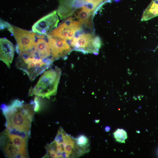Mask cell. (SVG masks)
Instances as JSON below:
<instances>
[{"label":"cell","mask_w":158,"mask_h":158,"mask_svg":"<svg viewBox=\"0 0 158 158\" xmlns=\"http://www.w3.org/2000/svg\"><path fill=\"white\" fill-rule=\"evenodd\" d=\"M45 35L39 34L36 36L38 39L34 44L33 49L40 58L46 59L51 58V52L48 42L44 39Z\"/></svg>","instance_id":"obj_11"},{"label":"cell","mask_w":158,"mask_h":158,"mask_svg":"<svg viewBox=\"0 0 158 158\" xmlns=\"http://www.w3.org/2000/svg\"><path fill=\"white\" fill-rule=\"evenodd\" d=\"M152 1L158 7V0H152Z\"/></svg>","instance_id":"obj_15"},{"label":"cell","mask_w":158,"mask_h":158,"mask_svg":"<svg viewBox=\"0 0 158 158\" xmlns=\"http://www.w3.org/2000/svg\"><path fill=\"white\" fill-rule=\"evenodd\" d=\"M7 28L13 35L16 42V51L19 53L32 49L35 41L37 33L26 30L2 20H0V29Z\"/></svg>","instance_id":"obj_5"},{"label":"cell","mask_w":158,"mask_h":158,"mask_svg":"<svg viewBox=\"0 0 158 158\" xmlns=\"http://www.w3.org/2000/svg\"><path fill=\"white\" fill-rule=\"evenodd\" d=\"M59 21L58 15L55 11L40 18L33 25L32 31L47 36L56 27Z\"/></svg>","instance_id":"obj_8"},{"label":"cell","mask_w":158,"mask_h":158,"mask_svg":"<svg viewBox=\"0 0 158 158\" xmlns=\"http://www.w3.org/2000/svg\"><path fill=\"white\" fill-rule=\"evenodd\" d=\"M61 72V69L57 66L44 71L36 85L31 89L29 95L50 99L57 93Z\"/></svg>","instance_id":"obj_3"},{"label":"cell","mask_w":158,"mask_h":158,"mask_svg":"<svg viewBox=\"0 0 158 158\" xmlns=\"http://www.w3.org/2000/svg\"><path fill=\"white\" fill-rule=\"evenodd\" d=\"M6 119V129L10 133L28 138L35 112L34 102L24 104L15 100L1 107Z\"/></svg>","instance_id":"obj_1"},{"label":"cell","mask_w":158,"mask_h":158,"mask_svg":"<svg viewBox=\"0 0 158 158\" xmlns=\"http://www.w3.org/2000/svg\"><path fill=\"white\" fill-rule=\"evenodd\" d=\"M82 32L81 30L76 33L71 40V47L73 50L84 54H97L101 46L99 37L93 33Z\"/></svg>","instance_id":"obj_4"},{"label":"cell","mask_w":158,"mask_h":158,"mask_svg":"<svg viewBox=\"0 0 158 158\" xmlns=\"http://www.w3.org/2000/svg\"><path fill=\"white\" fill-rule=\"evenodd\" d=\"M2 137L18 148L23 158L28 157L27 141L28 138L10 133L6 129L1 133Z\"/></svg>","instance_id":"obj_9"},{"label":"cell","mask_w":158,"mask_h":158,"mask_svg":"<svg viewBox=\"0 0 158 158\" xmlns=\"http://www.w3.org/2000/svg\"><path fill=\"white\" fill-rule=\"evenodd\" d=\"M113 134L116 140L119 143H125L128 138L126 131L123 129H118Z\"/></svg>","instance_id":"obj_13"},{"label":"cell","mask_w":158,"mask_h":158,"mask_svg":"<svg viewBox=\"0 0 158 158\" xmlns=\"http://www.w3.org/2000/svg\"><path fill=\"white\" fill-rule=\"evenodd\" d=\"M34 102L35 104V111L36 112L38 111L40 109L39 102L37 97L35 98Z\"/></svg>","instance_id":"obj_14"},{"label":"cell","mask_w":158,"mask_h":158,"mask_svg":"<svg viewBox=\"0 0 158 158\" xmlns=\"http://www.w3.org/2000/svg\"><path fill=\"white\" fill-rule=\"evenodd\" d=\"M77 145L80 147L85 150L89 152L90 145L89 139L86 136L81 135L75 138Z\"/></svg>","instance_id":"obj_12"},{"label":"cell","mask_w":158,"mask_h":158,"mask_svg":"<svg viewBox=\"0 0 158 158\" xmlns=\"http://www.w3.org/2000/svg\"><path fill=\"white\" fill-rule=\"evenodd\" d=\"M16 61V66L28 75L31 81L50 67L54 61L51 58H40L33 49L19 54Z\"/></svg>","instance_id":"obj_2"},{"label":"cell","mask_w":158,"mask_h":158,"mask_svg":"<svg viewBox=\"0 0 158 158\" xmlns=\"http://www.w3.org/2000/svg\"><path fill=\"white\" fill-rule=\"evenodd\" d=\"M102 3H105L106 2L111 1V0H99Z\"/></svg>","instance_id":"obj_17"},{"label":"cell","mask_w":158,"mask_h":158,"mask_svg":"<svg viewBox=\"0 0 158 158\" xmlns=\"http://www.w3.org/2000/svg\"><path fill=\"white\" fill-rule=\"evenodd\" d=\"M53 61L60 59H66L72 51L66 40L60 38L47 36Z\"/></svg>","instance_id":"obj_7"},{"label":"cell","mask_w":158,"mask_h":158,"mask_svg":"<svg viewBox=\"0 0 158 158\" xmlns=\"http://www.w3.org/2000/svg\"><path fill=\"white\" fill-rule=\"evenodd\" d=\"M15 51L13 44L5 37L0 39V59L10 68Z\"/></svg>","instance_id":"obj_10"},{"label":"cell","mask_w":158,"mask_h":158,"mask_svg":"<svg viewBox=\"0 0 158 158\" xmlns=\"http://www.w3.org/2000/svg\"><path fill=\"white\" fill-rule=\"evenodd\" d=\"M110 130V128L109 126H107L105 127V130L106 132H109Z\"/></svg>","instance_id":"obj_16"},{"label":"cell","mask_w":158,"mask_h":158,"mask_svg":"<svg viewBox=\"0 0 158 158\" xmlns=\"http://www.w3.org/2000/svg\"><path fill=\"white\" fill-rule=\"evenodd\" d=\"M83 25L79 21L70 16L47 36L71 41L77 32L82 30Z\"/></svg>","instance_id":"obj_6"}]
</instances>
